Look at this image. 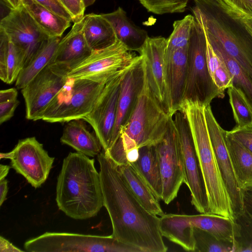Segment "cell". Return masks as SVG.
<instances>
[{
	"instance_id": "cell-1",
	"label": "cell",
	"mask_w": 252,
	"mask_h": 252,
	"mask_svg": "<svg viewBox=\"0 0 252 252\" xmlns=\"http://www.w3.org/2000/svg\"><path fill=\"white\" fill-rule=\"evenodd\" d=\"M103 206L112 226L111 235L143 252H165L159 218L148 211L124 181L118 166L103 151L97 155Z\"/></svg>"
},
{
	"instance_id": "cell-2",
	"label": "cell",
	"mask_w": 252,
	"mask_h": 252,
	"mask_svg": "<svg viewBox=\"0 0 252 252\" xmlns=\"http://www.w3.org/2000/svg\"><path fill=\"white\" fill-rule=\"evenodd\" d=\"M56 200L59 209L74 219H88L98 214L103 198L94 159L79 152L69 153L57 178Z\"/></svg>"
},
{
	"instance_id": "cell-3",
	"label": "cell",
	"mask_w": 252,
	"mask_h": 252,
	"mask_svg": "<svg viewBox=\"0 0 252 252\" xmlns=\"http://www.w3.org/2000/svg\"><path fill=\"white\" fill-rule=\"evenodd\" d=\"M194 17L203 26L209 41L218 45L252 78V36L244 15L224 0H193Z\"/></svg>"
},
{
	"instance_id": "cell-4",
	"label": "cell",
	"mask_w": 252,
	"mask_h": 252,
	"mask_svg": "<svg viewBox=\"0 0 252 252\" xmlns=\"http://www.w3.org/2000/svg\"><path fill=\"white\" fill-rule=\"evenodd\" d=\"M205 106L188 100L180 111L186 115L191 131L207 200V214L234 220L231 201L222 179L210 141L204 114Z\"/></svg>"
},
{
	"instance_id": "cell-5",
	"label": "cell",
	"mask_w": 252,
	"mask_h": 252,
	"mask_svg": "<svg viewBox=\"0 0 252 252\" xmlns=\"http://www.w3.org/2000/svg\"><path fill=\"white\" fill-rule=\"evenodd\" d=\"M171 117L155 97L145 76L135 109L117 139L128 149L155 145L165 135Z\"/></svg>"
},
{
	"instance_id": "cell-6",
	"label": "cell",
	"mask_w": 252,
	"mask_h": 252,
	"mask_svg": "<svg viewBox=\"0 0 252 252\" xmlns=\"http://www.w3.org/2000/svg\"><path fill=\"white\" fill-rule=\"evenodd\" d=\"M106 82L68 78L38 120L65 123L83 119L92 110Z\"/></svg>"
},
{
	"instance_id": "cell-7",
	"label": "cell",
	"mask_w": 252,
	"mask_h": 252,
	"mask_svg": "<svg viewBox=\"0 0 252 252\" xmlns=\"http://www.w3.org/2000/svg\"><path fill=\"white\" fill-rule=\"evenodd\" d=\"M206 51L205 31L195 19L188 46L187 76L183 101L197 102L205 106L210 105L214 98L224 96V92L216 85L211 76Z\"/></svg>"
},
{
	"instance_id": "cell-8",
	"label": "cell",
	"mask_w": 252,
	"mask_h": 252,
	"mask_svg": "<svg viewBox=\"0 0 252 252\" xmlns=\"http://www.w3.org/2000/svg\"><path fill=\"white\" fill-rule=\"evenodd\" d=\"M24 247L29 252H143L138 248L119 241L111 235L66 232H45L27 241Z\"/></svg>"
},
{
	"instance_id": "cell-9",
	"label": "cell",
	"mask_w": 252,
	"mask_h": 252,
	"mask_svg": "<svg viewBox=\"0 0 252 252\" xmlns=\"http://www.w3.org/2000/svg\"><path fill=\"white\" fill-rule=\"evenodd\" d=\"M118 39L112 45L92 53L71 69L68 78L105 82L130 66L139 57Z\"/></svg>"
},
{
	"instance_id": "cell-10",
	"label": "cell",
	"mask_w": 252,
	"mask_h": 252,
	"mask_svg": "<svg viewBox=\"0 0 252 252\" xmlns=\"http://www.w3.org/2000/svg\"><path fill=\"white\" fill-rule=\"evenodd\" d=\"M155 146L162 181L161 200L168 204L177 197L185 182L182 149L172 117L163 137Z\"/></svg>"
},
{
	"instance_id": "cell-11",
	"label": "cell",
	"mask_w": 252,
	"mask_h": 252,
	"mask_svg": "<svg viewBox=\"0 0 252 252\" xmlns=\"http://www.w3.org/2000/svg\"><path fill=\"white\" fill-rule=\"evenodd\" d=\"M0 158L10 159L11 167L34 188L46 181L55 159L35 137L19 140L11 151L1 153Z\"/></svg>"
},
{
	"instance_id": "cell-12",
	"label": "cell",
	"mask_w": 252,
	"mask_h": 252,
	"mask_svg": "<svg viewBox=\"0 0 252 252\" xmlns=\"http://www.w3.org/2000/svg\"><path fill=\"white\" fill-rule=\"evenodd\" d=\"M173 122L180 142L185 173L184 183L191 194V202L200 214H207V200L196 149L188 120L182 111L174 115Z\"/></svg>"
},
{
	"instance_id": "cell-13",
	"label": "cell",
	"mask_w": 252,
	"mask_h": 252,
	"mask_svg": "<svg viewBox=\"0 0 252 252\" xmlns=\"http://www.w3.org/2000/svg\"><path fill=\"white\" fill-rule=\"evenodd\" d=\"M129 67L118 72L105 83L92 110L82 119L92 126L104 151L112 146L121 84Z\"/></svg>"
},
{
	"instance_id": "cell-14",
	"label": "cell",
	"mask_w": 252,
	"mask_h": 252,
	"mask_svg": "<svg viewBox=\"0 0 252 252\" xmlns=\"http://www.w3.org/2000/svg\"><path fill=\"white\" fill-rule=\"evenodd\" d=\"M204 114L212 146L222 179L229 195L235 218L244 210L243 190L237 178L225 141L226 130L219 124L210 105L205 106Z\"/></svg>"
},
{
	"instance_id": "cell-15",
	"label": "cell",
	"mask_w": 252,
	"mask_h": 252,
	"mask_svg": "<svg viewBox=\"0 0 252 252\" xmlns=\"http://www.w3.org/2000/svg\"><path fill=\"white\" fill-rule=\"evenodd\" d=\"M0 30L23 52L24 66L45 41L51 37L36 23L23 5L18 9L10 10L0 20Z\"/></svg>"
},
{
	"instance_id": "cell-16",
	"label": "cell",
	"mask_w": 252,
	"mask_h": 252,
	"mask_svg": "<svg viewBox=\"0 0 252 252\" xmlns=\"http://www.w3.org/2000/svg\"><path fill=\"white\" fill-rule=\"evenodd\" d=\"M67 79L66 73L48 64L21 89L25 102L27 119L38 120Z\"/></svg>"
},
{
	"instance_id": "cell-17",
	"label": "cell",
	"mask_w": 252,
	"mask_h": 252,
	"mask_svg": "<svg viewBox=\"0 0 252 252\" xmlns=\"http://www.w3.org/2000/svg\"><path fill=\"white\" fill-rule=\"evenodd\" d=\"M166 47V38L148 37L138 52L143 60L145 79L151 91L171 116L165 81L164 56Z\"/></svg>"
},
{
	"instance_id": "cell-18",
	"label": "cell",
	"mask_w": 252,
	"mask_h": 252,
	"mask_svg": "<svg viewBox=\"0 0 252 252\" xmlns=\"http://www.w3.org/2000/svg\"><path fill=\"white\" fill-rule=\"evenodd\" d=\"M144 80V63L142 57L139 55L127 69L122 80L112 146L118 138L120 129L127 123L135 109Z\"/></svg>"
},
{
	"instance_id": "cell-19",
	"label": "cell",
	"mask_w": 252,
	"mask_h": 252,
	"mask_svg": "<svg viewBox=\"0 0 252 252\" xmlns=\"http://www.w3.org/2000/svg\"><path fill=\"white\" fill-rule=\"evenodd\" d=\"M186 48L166 49L164 56L165 81L170 115L180 110L184 100L187 76Z\"/></svg>"
},
{
	"instance_id": "cell-20",
	"label": "cell",
	"mask_w": 252,
	"mask_h": 252,
	"mask_svg": "<svg viewBox=\"0 0 252 252\" xmlns=\"http://www.w3.org/2000/svg\"><path fill=\"white\" fill-rule=\"evenodd\" d=\"M82 19L74 23L71 30L61 39L55 55L48 64L67 74L93 52L83 32Z\"/></svg>"
},
{
	"instance_id": "cell-21",
	"label": "cell",
	"mask_w": 252,
	"mask_h": 252,
	"mask_svg": "<svg viewBox=\"0 0 252 252\" xmlns=\"http://www.w3.org/2000/svg\"><path fill=\"white\" fill-rule=\"evenodd\" d=\"M188 217L192 227L206 231L220 242L233 245L236 252L240 228L235 220L214 214L188 215Z\"/></svg>"
},
{
	"instance_id": "cell-22",
	"label": "cell",
	"mask_w": 252,
	"mask_h": 252,
	"mask_svg": "<svg viewBox=\"0 0 252 252\" xmlns=\"http://www.w3.org/2000/svg\"><path fill=\"white\" fill-rule=\"evenodd\" d=\"M101 14L111 24L118 40L129 51L139 52L149 37L145 30L135 25L120 7L111 13Z\"/></svg>"
},
{
	"instance_id": "cell-23",
	"label": "cell",
	"mask_w": 252,
	"mask_h": 252,
	"mask_svg": "<svg viewBox=\"0 0 252 252\" xmlns=\"http://www.w3.org/2000/svg\"><path fill=\"white\" fill-rule=\"evenodd\" d=\"M82 119L67 122L63 130L61 142L67 145L77 152L94 157L101 152L102 146L96 134L88 129Z\"/></svg>"
},
{
	"instance_id": "cell-24",
	"label": "cell",
	"mask_w": 252,
	"mask_h": 252,
	"mask_svg": "<svg viewBox=\"0 0 252 252\" xmlns=\"http://www.w3.org/2000/svg\"><path fill=\"white\" fill-rule=\"evenodd\" d=\"M159 219V228L163 237L186 251L194 252L193 227L188 215L164 214Z\"/></svg>"
},
{
	"instance_id": "cell-25",
	"label": "cell",
	"mask_w": 252,
	"mask_h": 252,
	"mask_svg": "<svg viewBox=\"0 0 252 252\" xmlns=\"http://www.w3.org/2000/svg\"><path fill=\"white\" fill-rule=\"evenodd\" d=\"M150 188L156 197L161 200L162 181L159 161L155 145L139 149L138 159L130 163Z\"/></svg>"
},
{
	"instance_id": "cell-26",
	"label": "cell",
	"mask_w": 252,
	"mask_h": 252,
	"mask_svg": "<svg viewBox=\"0 0 252 252\" xmlns=\"http://www.w3.org/2000/svg\"><path fill=\"white\" fill-rule=\"evenodd\" d=\"M82 21L84 37L93 52L106 48L117 41L111 24L101 14H88Z\"/></svg>"
},
{
	"instance_id": "cell-27",
	"label": "cell",
	"mask_w": 252,
	"mask_h": 252,
	"mask_svg": "<svg viewBox=\"0 0 252 252\" xmlns=\"http://www.w3.org/2000/svg\"><path fill=\"white\" fill-rule=\"evenodd\" d=\"M25 65L22 51L0 30V78L11 84L16 81Z\"/></svg>"
},
{
	"instance_id": "cell-28",
	"label": "cell",
	"mask_w": 252,
	"mask_h": 252,
	"mask_svg": "<svg viewBox=\"0 0 252 252\" xmlns=\"http://www.w3.org/2000/svg\"><path fill=\"white\" fill-rule=\"evenodd\" d=\"M118 167L124 181L141 205L154 215H164L158 200L132 165L128 163Z\"/></svg>"
},
{
	"instance_id": "cell-29",
	"label": "cell",
	"mask_w": 252,
	"mask_h": 252,
	"mask_svg": "<svg viewBox=\"0 0 252 252\" xmlns=\"http://www.w3.org/2000/svg\"><path fill=\"white\" fill-rule=\"evenodd\" d=\"M60 40L61 37L51 36L45 41L20 72L15 81L17 89L24 88L50 63Z\"/></svg>"
},
{
	"instance_id": "cell-30",
	"label": "cell",
	"mask_w": 252,
	"mask_h": 252,
	"mask_svg": "<svg viewBox=\"0 0 252 252\" xmlns=\"http://www.w3.org/2000/svg\"><path fill=\"white\" fill-rule=\"evenodd\" d=\"M22 3L36 23L50 36L61 37L70 26L71 21L54 12L35 0H22Z\"/></svg>"
},
{
	"instance_id": "cell-31",
	"label": "cell",
	"mask_w": 252,
	"mask_h": 252,
	"mask_svg": "<svg viewBox=\"0 0 252 252\" xmlns=\"http://www.w3.org/2000/svg\"><path fill=\"white\" fill-rule=\"evenodd\" d=\"M225 141L234 170L243 190L252 188V153L226 131Z\"/></svg>"
},
{
	"instance_id": "cell-32",
	"label": "cell",
	"mask_w": 252,
	"mask_h": 252,
	"mask_svg": "<svg viewBox=\"0 0 252 252\" xmlns=\"http://www.w3.org/2000/svg\"><path fill=\"white\" fill-rule=\"evenodd\" d=\"M209 42L215 53L227 66L232 77V86L242 94L252 111V78L218 45Z\"/></svg>"
},
{
	"instance_id": "cell-33",
	"label": "cell",
	"mask_w": 252,
	"mask_h": 252,
	"mask_svg": "<svg viewBox=\"0 0 252 252\" xmlns=\"http://www.w3.org/2000/svg\"><path fill=\"white\" fill-rule=\"evenodd\" d=\"M206 54L211 76L216 85L224 92L225 89L232 86L231 75L225 63L214 52L207 37Z\"/></svg>"
},
{
	"instance_id": "cell-34",
	"label": "cell",
	"mask_w": 252,
	"mask_h": 252,
	"mask_svg": "<svg viewBox=\"0 0 252 252\" xmlns=\"http://www.w3.org/2000/svg\"><path fill=\"white\" fill-rule=\"evenodd\" d=\"M194 21V16L189 14L181 20L174 21L173 32L167 39L166 48L188 47Z\"/></svg>"
},
{
	"instance_id": "cell-35",
	"label": "cell",
	"mask_w": 252,
	"mask_h": 252,
	"mask_svg": "<svg viewBox=\"0 0 252 252\" xmlns=\"http://www.w3.org/2000/svg\"><path fill=\"white\" fill-rule=\"evenodd\" d=\"M194 240V252H233L235 247L230 244L220 242L206 231L193 227Z\"/></svg>"
},
{
	"instance_id": "cell-36",
	"label": "cell",
	"mask_w": 252,
	"mask_h": 252,
	"mask_svg": "<svg viewBox=\"0 0 252 252\" xmlns=\"http://www.w3.org/2000/svg\"><path fill=\"white\" fill-rule=\"evenodd\" d=\"M227 94L236 127H242L252 124V111L242 94L233 87L228 88Z\"/></svg>"
},
{
	"instance_id": "cell-37",
	"label": "cell",
	"mask_w": 252,
	"mask_h": 252,
	"mask_svg": "<svg viewBox=\"0 0 252 252\" xmlns=\"http://www.w3.org/2000/svg\"><path fill=\"white\" fill-rule=\"evenodd\" d=\"M149 11L162 15L185 11L189 0H139Z\"/></svg>"
},
{
	"instance_id": "cell-38",
	"label": "cell",
	"mask_w": 252,
	"mask_h": 252,
	"mask_svg": "<svg viewBox=\"0 0 252 252\" xmlns=\"http://www.w3.org/2000/svg\"><path fill=\"white\" fill-rule=\"evenodd\" d=\"M16 89L12 88L0 91V124L7 121L14 115L19 104Z\"/></svg>"
},
{
	"instance_id": "cell-39",
	"label": "cell",
	"mask_w": 252,
	"mask_h": 252,
	"mask_svg": "<svg viewBox=\"0 0 252 252\" xmlns=\"http://www.w3.org/2000/svg\"><path fill=\"white\" fill-rule=\"evenodd\" d=\"M227 132L233 138L252 153V124L242 127H235Z\"/></svg>"
},
{
	"instance_id": "cell-40",
	"label": "cell",
	"mask_w": 252,
	"mask_h": 252,
	"mask_svg": "<svg viewBox=\"0 0 252 252\" xmlns=\"http://www.w3.org/2000/svg\"><path fill=\"white\" fill-rule=\"evenodd\" d=\"M71 15L72 22L80 20L84 16L85 7L82 0H58Z\"/></svg>"
},
{
	"instance_id": "cell-41",
	"label": "cell",
	"mask_w": 252,
	"mask_h": 252,
	"mask_svg": "<svg viewBox=\"0 0 252 252\" xmlns=\"http://www.w3.org/2000/svg\"><path fill=\"white\" fill-rule=\"evenodd\" d=\"M243 213L236 218L240 219L252 228V188L243 190Z\"/></svg>"
},
{
	"instance_id": "cell-42",
	"label": "cell",
	"mask_w": 252,
	"mask_h": 252,
	"mask_svg": "<svg viewBox=\"0 0 252 252\" xmlns=\"http://www.w3.org/2000/svg\"><path fill=\"white\" fill-rule=\"evenodd\" d=\"M57 14L72 22L71 15L66 9L56 0H35Z\"/></svg>"
},
{
	"instance_id": "cell-43",
	"label": "cell",
	"mask_w": 252,
	"mask_h": 252,
	"mask_svg": "<svg viewBox=\"0 0 252 252\" xmlns=\"http://www.w3.org/2000/svg\"><path fill=\"white\" fill-rule=\"evenodd\" d=\"M244 15L252 17V0H224Z\"/></svg>"
},
{
	"instance_id": "cell-44",
	"label": "cell",
	"mask_w": 252,
	"mask_h": 252,
	"mask_svg": "<svg viewBox=\"0 0 252 252\" xmlns=\"http://www.w3.org/2000/svg\"><path fill=\"white\" fill-rule=\"evenodd\" d=\"M0 252H23L24 251L14 246L8 240L0 236Z\"/></svg>"
},
{
	"instance_id": "cell-45",
	"label": "cell",
	"mask_w": 252,
	"mask_h": 252,
	"mask_svg": "<svg viewBox=\"0 0 252 252\" xmlns=\"http://www.w3.org/2000/svg\"><path fill=\"white\" fill-rule=\"evenodd\" d=\"M8 192L7 181L6 179L0 180V206L6 200Z\"/></svg>"
},
{
	"instance_id": "cell-46",
	"label": "cell",
	"mask_w": 252,
	"mask_h": 252,
	"mask_svg": "<svg viewBox=\"0 0 252 252\" xmlns=\"http://www.w3.org/2000/svg\"><path fill=\"white\" fill-rule=\"evenodd\" d=\"M10 10L18 9L23 5L22 0H3Z\"/></svg>"
},
{
	"instance_id": "cell-47",
	"label": "cell",
	"mask_w": 252,
	"mask_h": 252,
	"mask_svg": "<svg viewBox=\"0 0 252 252\" xmlns=\"http://www.w3.org/2000/svg\"><path fill=\"white\" fill-rule=\"evenodd\" d=\"M243 21L247 31L252 36V17L244 15Z\"/></svg>"
},
{
	"instance_id": "cell-48",
	"label": "cell",
	"mask_w": 252,
	"mask_h": 252,
	"mask_svg": "<svg viewBox=\"0 0 252 252\" xmlns=\"http://www.w3.org/2000/svg\"><path fill=\"white\" fill-rule=\"evenodd\" d=\"M10 166L6 165H0V180L4 179L7 175Z\"/></svg>"
},
{
	"instance_id": "cell-49",
	"label": "cell",
	"mask_w": 252,
	"mask_h": 252,
	"mask_svg": "<svg viewBox=\"0 0 252 252\" xmlns=\"http://www.w3.org/2000/svg\"><path fill=\"white\" fill-rule=\"evenodd\" d=\"M95 0H82L83 3L85 8L92 5Z\"/></svg>"
},
{
	"instance_id": "cell-50",
	"label": "cell",
	"mask_w": 252,
	"mask_h": 252,
	"mask_svg": "<svg viewBox=\"0 0 252 252\" xmlns=\"http://www.w3.org/2000/svg\"><path fill=\"white\" fill-rule=\"evenodd\" d=\"M56 1H58V0H56ZM59 2V1H58ZM60 3V2H59Z\"/></svg>"
}]
</instances>
